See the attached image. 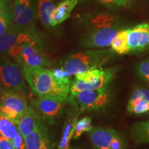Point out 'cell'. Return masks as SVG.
<instances>
[{"label":"cell","instance_id":"3","mask_svg":"<svg viewBox=\"0 0 149 149\" xmlns=\"http://www.w3.org/2000/svg\"><path fill=\"white\" fill-rule=\"evenodd\" d=\"M116 72L115 68H100L75 74L70 84L71 95L74 97L81 91L108 87Z\"/></svg>","mask_w":149,"mask_h":149},{"label":"cell","instance_id":"21","mask_svg":"<svg viewBox=\"0 0 149 149\" xmlns=\"http://www.w3.org/2000/svg\"><path fill=\"white\" fill-rule=\"evenodd\" d=\"M19 133L17 125L6 115L0 113V135L12 140Z\"/></svg>","mask_w":149,"mask_h":149},{"label":"cell","instance_id":"7","mask_svg":"<svg viewBox=\"0 0 149 149\" xmlns=\"http://www.w3.org/2000/svg\"><path fill=\"white\" fill-rule=\"evenodd\" d=\"M35 0H14L13 25L22 29H35L37 19Z\"/></svg>","mask_w":149,"mask_h":149},{"label":"cell","instance_id":"31","mask_svg":"<svg viewBox=\"0 0 149 149\" xmlns=\"http://www.w3.org/2000/svg\"><path fill=\"white\" fill-rule=\"evenodd\" d=\"M78 1H79V0H78Z\"/></svg>","mask_w":149,"mask_h":149},{"label":"cell","instance_id":"4","mask_svg":"<svg viewBox=\"0 0 149 149\" xmlns=\"http://www.w3.org/2000/svg\"><path fill=\"white\" fill-rule=\"evenodd\" d=\"M26 43H34L42 47L44 43L40 31L37 29H22L12 25L0 36V53H8L13 46Z\"/></svg>","mask_w":149,"mask_h":149},{"label":"cell","instance_id":"8","mask_svg":"<svg viewBox=\"0 0 149 149\" xmlns=\"http://www.w3.org/2000/svg\"><path fill=\"white\" fill-rule=\"evenodd\" d=\"M24 77L22 69L17 64L9 61L0 63V83L6 90L15 91L25 96L26 86Z\"/></svg>","mask_w":149,"mask_h":149},{"label":"cell","instance_id":"10","mask_svg":"<svg viewBox=\"0 0 149 149\" xmlns=\"http://www.w3.org/2000/svg\"><path fill=\"white\" fill-rule=\"evenodd\" d=\"M15 61L20 66L49 67L51 62L49 57L42 49V46L34 43H26L22 45V51Z\"/></svg>","mask_w":149,"mask_h":149},{"label":"cell","instance_id":"18","mask_svg":"<svg viewBox=\"0 0 149 149\" xmlns=\"http://www.w3.org/2000/svg\"><path fill=\"white\" fill-rule=\"evenodd\" d=\"M77 3L78 0H62L58 5L56 6L54 15L55 26L62 23L69 17L70 13Z\"/></svg>","mask_w":149,"mask_h":149},{"label":"cell","instance_id":"30","mask_svg":"<svg viewBox=\"0 0 149 149\" xmlns=\"http://www.w3.org/2000/svg\"><path fill=\"white\" fill-rule=\"evenodd\" d=\"M0 103H1V97H0Z\"/></svg>","mask_w":149,"mask_h":149},{"label":"cell","instance_id":"5","mask_svg":"<svg viewBox=\"0 0 149 149\" xmlns=\"http://www.w3.org/2000/svg\"><path fill=\"white\" fill-rule=\"evenodd\" d=\"M94 149H128V142L122 133L113 128L96 126L89 131Z\"/></svg>","mask_w":149,"mask_h":149},{"label":"cell","instance_id":"29","mask_svg":"<svg viewBox=\"0 0 149 149\" xmlns=\"http://www.w3.org/2000/svg\"><path fill=\"white\" fill-rule=\"evenodd\" d=\"M68 149H82L81 148H80V147H77V146H71V147H69Z\"/></svg>","mask_w":149,"mask_h":149},{"label":"cell","instance_id":"27","mask_svg":"<svg viewBox=\"0 0 149 149\" xmlns=\"http://www.w3.org/2000/svg\"><path fill=\"white\" fill-rule=\"evenodd\" d=\"M104 3L111 6H126L130 0H100Z\"/></svg>","mask_w":149,"mask_h":149},{"label":"cell","instance_id":"22","mask_svg":"<svg viewBox=\"0 0 149 149\" xmlns=\"http://www.w3.org/2000/svg\"><path fill=\"white\" fill-rule=\"evenodd\" d=\"M13 3L0 9V36L13 25Z\"/></svg>","mask_w":149,"mask_h":149},{"label":"cell","instance_id":"23","mask_svg":"<svg viewBox=\"0 0 149 149\" xmlns=\"http://www.w3.org/2000/svg\"><path fill=\"white\" fill-rule=\"evenodd\" d=\"M92 120L89 117H84L77 121L74 127L72 139H77L84 132H89L93 129Z\"/></svg>","mask_w":149,"mask_h":149},{"label":"cell","instance_id":"2","mask_svg":"<svg viewBox=\"0 0 149 149\" xmlns=\"http://www.w3.org/2000/svg\"><path fill=\"white\" fill-rule=\"evenodd\" d=\"M114 56L113 50H88L70 55L61 62V68L68 75L77 74L102 68Z\"/></svg>","mask_w":149,"mask_h":149},{"label":"cell","instance_id":"15","mask_svg":"<svg viewBox=\"0 0 149 149\" xmlns=\"http://www.w3.org/2000/svg\"><path fill=\"white\" fill-rule=\"evenodd\" d=\"M128 113L135 115L149 113V88H137L132 93L127 104Z\"/></svg>","mask_w":149,"mask_h":149},{"label":"cell","instance_id":"14","mask_svg":"<svg viewBox=\"0 0 149 149\" xmlns=\"http://www.w3.org/2000/svg\"><path fill=\"white\" fill-rule=\"evenodd\" d=\"M26 149H55V143L48 128L41 124L35 131L24 137Z\"/></svg>","mask_w":149,"mask_h":149},{"label":"cell","instance_id":"24","mask_svg":"<svg viewBox=\"0 0 149 149\" xmlns=\"http://www.w3.org/2000/svg\"><path fill=\"white\" fill-rule=\"evenodd\" d=\"M136 72L139 78L149 84V59L139 63L136 66Z\"/></svg>","mask_w":149,"mask_h":149},{"label":"cell","instance_id":"12","mask_svg":"<svg viewBox=\"0 0 149 149\" xmlns=\"http://www.w3.org/2000/svg\"><path fill=\"white\" fill-rule=\"evenodd\" d=\"M119 30L112 26H102L90 33L84 41V46L88 48H104L111 46Z\"/></svg>","mask_w":149,"mask_h":149},{"label":"cell","instance_id":"19","mask_svg":"<svg viewBox=\"0 0 149 149\" xmlns=\"http://www.w3.org/2000/svg\"><path fill=\"white\" fill-rule=\"evenodd\" d=\"M130 137L136 144L149 143V120L134 124L130 131Z\"/></svg>","mask_w":149,"mask_h":149},{"label":"cell","instance_id":"9","mask_svg":"<svg viewBox=\"0 0 149 149\" xmlns=\"http://www.w3.org/2000/svg\"><path fill=\"white\" fill-rule=\"evenodd\" d=\"M74 97L81 109L88 111L104 109L111 101V93L108 87L81 91Z\"/></svg>","mask_w":149,"mask_h":149},{"label":"cell","instance_id":"6","mask_svg":"<svg viewBox=\"0 0 149 149\" xmlns=\"http://www.w3.org/2000/svg\"><path fill=\"white\" fill-rule=\"evenodd\" d=\"M26 97L20 93L5 90L2 93L0 103V113L4 115L17 124L28 109Z\"/></svg>","mask_w":149,"mask_h":149},{"label":"cell","instance_id":"16","mask_svg":"<svg viewBox=\"0 0 149 149\" xmlns=\"http://www.w3.org/2000/svg\"><path fill=\"white\" fill-rule=\"evenodd\" d=\"M42 124V119L31 106L28 107L26 112L21 117L17 125L19 133L24 137L35 131Z\"/></svg>","mask_w":149,"mask_h":149},{"label":"cell","instance_id":"20","mask_svg":"<svg viewBox=\"0 0 149 149\" xmlns=\"http://www.w3.org/2000/svg\"><path fill=\"white\" fill-rule=\"evenodd\" d=\"M128 29L120 31L111 42L112 50L117 54L123 55L130 53L128 47Z\"/></svg>","mask_w":149,"mask_h":149},{"label":"cell","instance_id":"28","mask_svg":"<svg viewBox=\"0 0 149 149\" xmlns=\"http://www.w3.org/2000/svg\"><path fill=\"white\" fill-rule=\"evenodd\" d=\"M10 3H12V0H0V9Z\"/></svg>","mask_w":149,"mask_h":149},{"label":"cell","instance_id":"13","mask_svg":"<svg viewBox=\"0 0 149 149\" xmlns=\"http://www.w3.org/2000/svg\"><path fill=\"white\" fill-rule=\"evenodd\" d=\"M128 40L130 53L148 49L149 24H141L128 29Z\"/></svg>","mask_w":149,"mask_h":149},{"label":"cell","instance_id":"17","mask_svg":"<svg viewBox=\"0 0 149 149\" xmlns=\"http://www.w3.org/2000/svg\"><path fill=\"white\" fill-rule=\"evenodd\" d=\"M55 6L53 0H38L36 6L37 18L46 26H55L54 15Z\"/></svg>","mask_w":149,"mask_h":149},{"label":"cell","instance_id":"25","mask_svg":"<svg viewBox=\"0 0 149 149\" xmlns=\"http://www.w3.org/2000/svg\"><path fill=\"white\" fill-rule=\"evenodd\" d=\"M13 144L15 149H26V144L23 135L19 133L13 139H12Z\"/></svg>","mask_w":149,"mask_h":149},{"label":"cell","instance_id":"11","mask_svg":"<svg viewBox=\"0 0 149 149\" xmlns=\"http://www.w3.org/2000/svg\"><path fill=\"white\" fill-rule=\"evenodd\" d=\"M32 107L42 120L50 124H55L64 115V101L53 99L39 97L32 102Z\"/></svg>","mask_w":149,"mask_h":149},{"label":"cell","instance_id":"26","mask_svg":"<svg viewBox=\"0 0 149 149\" xmlns=\"http://www.w3.org/2000/svg\"><path fill=\"white\" fill-rule=\"evenodd\" d=\"M0 149H15L12 141L0 135Z\"/></svg>","mask_w":149,"mask_h":149},{"label":"cell","instance_id":"1","mask_svg":"<svg viewBox=\"0 0 149 149\" xmlns=\"http://www.w3.org/2000/svg\"><path fill=\"white\" fill-rule=\"evenodd\" d=\"M24 79L38 97L66 101L70 90L69 77L57 79L44 67H22Z\"/></svg>","mask_w":149,"mask_h":149}]
</instances>
